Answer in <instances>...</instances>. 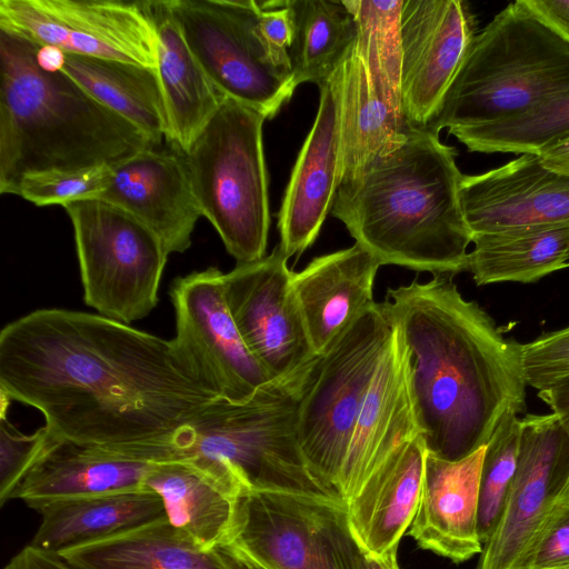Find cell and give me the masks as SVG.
<instances>
[{"mask_svg": "<svg viewBox=\"0 0 569 569\" xmlns=\"http://www.w3.org/2000/svg\"><path fill=\"white\" fill-rule=\"evenodd\" d=\"M143 488L157 493L170 523L200 548L224 546L231 535L239 496L237 486L186 460L154 463Z\"/></svg>", "mask_w": 569, "mask_h": 569, "instance_id": "cell-26", "label": "cell"}, {"mask_svg": "<svg viewBox=\"0 0 569 569\" xmlns=\"http://www.w3.org/2000/svg\"><path fill=\"white\" fill-rule=\"evenodd\" d=\"M313 360L270 380L244 401L214 399L163 447L164 460L189 461L242 491L342 502L310 470L298 440V406Z\"/></svg>", "mask_w": 569, "mask_h": 569, "instance_id": "cell-5", "label": "cell"}, {"mask_svg": "<svg viewBox=\"0 0 569 569\" xmlns=\"http://www.w3.org/2000/svg\"><path fill=\"white\" fill-rule=\"evenodd\" d=\"M456 149L412 128L393 151L340 184L331 214L382 263L432 274L467 270L472 232L461 201Z\"/></svg>", "mask_w": 569, "mask_h": 569, "instance_id": "cell-3", "label": "cell"}, {"mask_svg": "<svg viewBox=\"0 0 569 569\" xmlns=\"http://www.w3.org/2000/svg\"><path fill=\"white\" fill-rule=\"evenodd\" d=\"M391 329L343 465L338 493L345 505L398 446L419 433L409 397L403 346Z\"/></svg>", "mask_w": 569, "mask_h": 569, "instance_id": "cell-22", "label": "cell"}, {"mask_svg": "<svg viewBox=\"0 0 569 569\" xmlns=\"http://www.w3.org/2000/svg\"><path fill=\"white\" fill-rule=\"evenodd\" d=\"M217 267L178 277L170 287L177 352L198 380L218 398L249 399L270 377L244 345L224 296Z\"/></svg>", "mask_w": 569, "mask_h": 569, "instance_id": "cell-12", "label": "cell"}, {"mask_svg": "<svg viewBox=\"0 0 569 569\" xmlns=\"http://www.w3.org/2000/svg\"><path fill=\"white\" fill-rule=\"evenodd\" d=\"M460 201L472 234L569 224V174L525 153L483 173L463 174Z\"/></svg>", "mask_w": 569, "mask_h": 569, "instance_id": "cell-18", "label": "cell"}, {"mask_svg": "<svg viewBox=\"0 0 569 569\" xmlns=\"http://www.w3.org/2000/svg\"><path fill=\"white\" fill-rule=\"evenodd\" d=\"M39 512L41 522L30 545L54 553L166 516L161 498L144 488L61 500Z\"/></svg>", "mask_w": 569, "mask_h": 569, "instance_id": "cell-29", "label": "cell"}, {"mask_svg": "<svg viewBox=\"0 0 569 569\" xmlns=\"http://www.w3.org/2000/svg\"><path fill=\"white\" fill-rule=\"evenodd\" d=\"M192 54L214 88L272 119L297 84L288 53L274 51L260 30L253 0H168Z\"/></svg>", "mask_w": 569, "mask_h": 569, "instance_id": "cell-9", "label": "cell"}, {"mask_svg": "<svg viewBox=\"0 0 569 569\" xmlns=\"http://www.w3.org/2000/svg\"><path fill=\"white\" fill-rule=\"evenodd\" d=\"M451 134L473 152L539 154L569 138V92L520 114Z\"/></svg>", "mask_w": 569, "mask_h": 569, "instance_id": "cell-33", "label": "cell"}, {"mask_svg": "<svg viewBox=\"0 0 569 569\" xmlns=\"http://www.w3.org/2000/svg\"><path fill=\"white\" fill-rule=\"evenodd\" d=\"M569 495V435L555 413L521 419L518 465L476 569H521L557 506Z\"/></svg>", "mask_w": 569, "mask_h": 569, "instance_id": "cell-13", "label": "cell"}, {"mask_svg": "<svg viewBox=\"0 0 569 569\" xmlns=\"http://www.w3.org/2000/svg\"><path fill=\"white\" fill-rule=\"evenodd\" d=\"M562 569H569V566H568V567H565V568H562Z\"/></svg>", "mask_w": 569, "mask_h": 569, "instance_id": "cell-49", "label": "cell"}, {"mask_svg": "<svg viewBox=\"0 0 569 569\" xmlns=\"http://www.w3.org/2000/svg\"><path fill=\"white\" fill-rule=\"evenodd\" d=\"M567 264H568V267H569V253H568V260H567Z\"/></svg>", "mask_w": 569, "mask_h": 569, "instance_id": "cell-48", "label": "cell"}, {"mask_svg": "<svg viewBox=\"0 0 569 569\" xmlns=\"http://www.w3.org/2000/svg\"><path fill=\"white\" fill-rule=\"evenodd\" d=\"M485 447L458 461L427 452L419 505L408 535L425 550L455 563L482 551L478 530Z\"/></svg>", "mask_w": 569, "mask_h": 569, "instance_id": "cell-21", "label": "cell"}, {"mask_svg": "<svg viewBox=\"0 0 569 569\" xmlns=\"http://www.w3.org/2000/svg\"><path fill=\"white\" fill-rule=\"evenodd\" d=\"M124 209L147 226L168 253H182L201 217L181 153L142 150L110 166L98 197Z\"/></svg>", "mask_w": 569, "mask_h": 569, "instance_id": "cell-19", "label": "cell"}, {"mask_svg": "<svg viewBox=\"0 0 569 569\" xmlns=\"http://www.w3.org/2000/svg\"><path fill=\"white\" fill-rule=\"evenodd\" d=\"M221 548L234 560L239 569H264L246 552L233 546L226 545Z\"/></svg>", "mask_w": 569, "mask_h": 569, "instance_id": "cell-47", "label": "cell"}, {"mask_svg": "<svg viewBox=\"0 0 569 569\" xmlns=\"http://www.w3.org/2000/svg\"><path fill=\"white\" fill-rule=\"evenodd\" d=\"M37 44L0 30V192L50 169L112 166L158 148L63 72L39 67Z\"/></svg>", "mask_w": 569, "mask_h": 569, "instance_id": "cell-4", "label": "cell"}, {"mask_svg": "<svg viewBox=\"0 0 569 569\" xmlns=\"http://www.w3.org/2000/svg\"><path fill=\"white\" fill-rule=\"evenodd\" d=\"M341 118V183L398 148L411 129L402 111L373 82L356 43L342 62Z\"/></svg>", "mask_w": 569, "mask_h": 569, "instance_id": "cell-28", "label": "cell"}, {"mask_svg": "<svg viewBox=\"0 0 569 569\" xmlns=\"http://www.w3.org/2000/svg\"><path fill=\"white\" fill-rule=\"evenodd\" d=\"M110 166L79 169H50L24 174L17 196L36 206H66L70 202L98 198L106 189Z\"/></svg>", "mask_w": 569, "mask_h": 569, "instance_id": "cell-36", "label": "cell"}, {"mask_svg": "<svg viewBox=\"0 0 569 569\" xmlns=\"http://www.w3.org/2000/svg\"><path fill=\"white\" fill-rule=\"evenodd\" d=\"M527 386L543 390L569 376V326L520 345Z\"/></svg>", "mask_w": 569, "mask_h": 569, "instance_id": "cell-38", "label": "cell"}, {"mask_svg": "<svg viewBox=\"0 0 569 569\" xmlns=\"http://www.w3.org/2000/svg\"><path fill=\"white\" fill-rule=\"evenodd\" d=\"M153 465L116 448L49 435L12 499L39 511L61 500L139 490Z\"/></svg>", "mask_w": 569, "mask_h": 569, "instance_id": "cell-20", "label": "cell"}, {"mask_svg": "<svg viewBox=\"0 0 569 569\" xmlns=\"http://www.w3.org/2000/svg\"><path fill=\"white\" fill-rule=\"evenodd\" d=\"M279 243L251 262L224 273V296L250 353L270 379L291 375L315 352L292 289L293 272Z\"/></svg>", "mask_w": 569, "mask_h": 569, "instance_id": "cell-14", "label": "cell"}, {"mask_svg": "<svg viewBox=\"0 0 569 569\" xmlns=\"http://www.w3.org/2000/svg\"><path fill=\"white\" fill-rule=\"evenodd\" d=\"M74 233L84 302L130 325L158 303L168 251L131 213L100 198L63 206Z\"/></svg>", "mask_w": 569, "mask_h": 569, "instance_id": "cell-10", "label": "cell"}, {"mask_svg": "<svg viewBox=\"0 0 569 569\" xmlns=\"http://www.w3.org/2000/svg\"><path fill=\"white\" fill-rule=\"evenodd\" d=\"M391 332L381 303L375 302L310 366L298 406V440L310 470L336 493L358 417Z\"/></svg>", "mask_w": 569, "mask_h": 569, "instance_id": "cell-8", "label": "cell"}, {"mask_svg": "<svg viewBox=\"0 0 569 569\" xmlns=\"http://www.w3.org/2000/svg\"><path fill=\"white\" fill-rule=\"evenodd\" d=\"M546 22L569 41V0H525Z\"/></svg>", "mask_w": 569, "mask_h": 569, "instance_id": "cell-43", "label": "cell"}, {"mask_svg": "<svg viewBox=\"0 0 569 569\" xmlns=\"http://www.w3.org/2000/svg\"><path fill=\"white\" fill-rule=\"evenodd\" d=\"M64 57L66 52L58 47L37 44V63L46 71L60 72L64 63Z\"/></svg>", "mask_w": 569, "mask_h": 569, "instance_id": "cell-46", "label": "cell"}, {"mask_svg": "<svg viewBox=\"0 0 569 569\" xmlns=\"http://www.w3.org/2000/svg\"><path fill=\"white\" fill-rule=\"evenodd\" d=\"M521 435L518 412L509 410L485 446L480 470L478 530L482 545L492 533L516 473Z\"/></svg>", "mask_w": 569, "mask_h": 569, "instance_id": "cell-35", "label": "cell"}, {"mask_svg": "<svg viewBox=\"0 0 569 569\" xmlns=\"http://www.w3.org/2000/svg\"><path fill=\"white\" fill-rule=\"evenodd\" d=\"M4 569H77L54 552L38 549L31 545L20 550Z\"/></svg>", "mask_w": 569, "mask_h": 569, "instance_id": "cell-42", "label": "cell"}, {"mask_svg": "<svg viewBox=\"0 0 569 569\" xmlns=\"http://www.w3.org/2000/svg\"><path fill=\"white\" fill-rule=\"evenodd\" d=\"M539 157L546 168L569 174V138L545 149Z\"/></svg>", "mask_w": 569, "mask_h": 569, "instance_id": "cell-45", "label": "cell"}, {"mask_svg": "<svg viewBox=\"0 0 569 569\" xmlns=\"http://www.w3.org/2000/svg\"><path fill=\"white\" fill-rule=\"evenodd\" d=\"M293 40L288 50L293 80L321 84L357 41V23L343 0H289Z\"/></svg>", "mask_w": 569, "mask_h": 569, "instance_id": "cell-32", "label": "cell"}, {"mask_svg": "<svg viewBox=\"0 0 569 569\" xmlns=\"http://www.w3.org/2000/svg\"><path fill=\"white\" fill-rule=\"evenodd\" d=\"M380 260L358 242L313 258L292 274V289L317 355L368 307Z\"/></svg>", "mask_w": 569, "mask_h": 569, "instance_id": "cell-23", "label": "cell"}, {"mask_svg": "<svg viewBox=\"0 0 569 569\" xmlns=\"http://www.w3.org/2000/svg\"><path fill=\"white\" fill-rule=\"evenodd\" d=\"M538 397L551 408L569 435V376L540 390Z\"/></svg>", "mask_w": 569, "mask_h": 569, "instance_id": "cell-44", "label": "cell"}, {"mask_svg": "<svg viewBox=\"0 0 569 569\" xmlns=\"http://www.w3.org/2000/svg\"><path fill=\"white\" fill-rule=\"evenodd\" d=\"M451 274L389 289L380 302L401 339L409 397L428 452L448 461L485 447L505 413L526 409L520 343L466 300Z\"/></svg>", "mask_w": 569, "mask_h": 569, "instance_id": "cell-2", "label": "cell"}, {"mask_svg": "<svg viewBox=\"0 0 569 569\" xmlns=\"http://www.w3.org/2000/svg\"><path fill=\"white\" fill-rule=\"evenodd\" d=\"M569 566V495L538 533L521 569H562Z\"/></svg>", "mask_w": 569, "mask_h": 569, "instance_id": "cell-40", "label": "cell"}, {"mask_svg": "<svg viewBox=\"0 0 569 569\" xmlns=\"http://www.w3.org/2000/svg\"><path fill=\"white\" fill-rule=\"evenodd\" d=\"M357 23L356 44L372 80L401 108L402 0H343Z\"/></svg>", "mask_w": 569, "mask_h": 569, "instance_id": "cell-34", "label": "cell"}, {"mask_svg": "<svg viewBox=\"0 0 569 569\" xmlns=\"http://www.w3.org/2000/svg\"><path fill=\"white\" fill-rule=\"evenodd\" d=\"M260 112L224 97L191 148L181 153L201 216L237 262L266 256L270 227Z\"/></svg>", "mask_w": 569, "mask_h": 569, "instance_id": "cell-7", "label": "cell"}, {"mask_svg": "<svg viewBox=\"0 0 569 569\" xmlns=\"http://www.w3.org/2000/svg\"><path fill=\"white\" fill-rule=\"evenodd\" d=\"M157 33V70L164 97L172 151L186 153L224 98L192 54L168 0L149 1Z\"/></svg>", "mask_w": 569, "mask_h": 569, "instance_id": "cell-25", "label": "cell"}, {"mask_svg": "<svg viewBox=\"0 0 569 569\" xmlns=\"http://www.w3.org/2000/svg\"><path fill=\"white\" fill-rule=\"evenodd\" d=\"M427 447L418 433L398 446L346 506L349 527L370 553L398 548L416 515Z\"/></svg>", "mask_w": 569, "mask_h": 569, "instance_id": "cell-24", "label": "cell"}, {"mask_svg": "<svg viewBox=\"0 0 569 569\" xmlns=\"http://www.w3.org/2000/svg\"><path fill=\"white\" fill-rule=\"evenodd\" d=\"M318 88V112L278 212L279 246L288 258L315 242L341 183L342 64Z\"/></svg>", "mask_w": 569, "mask_h": 569, "instance_id": "cell-17", "label": "cell"}, {"mask_svg": "<svg viewBox=\"0 0 569 569\" xmlns=\"http://www.w3.org/2000/svg\"><path fill=\"white\" fill-rule=\"evenodd\" d=\"M476 34L465 1H403L401 108L410 127H430Z\"/></svg>", "mask_w": 569, "mask_h": 569, "instance_id": "cell-15", "label": "cell"}, {"mask_svg": "<svg viewBox=\"0 0 569 569\" xmlns=\"http://www.w3.org/2000/svg\"><path fill=\"white\" fill-rule=\"evenodd\" d=\"M46 426L31 435L19 431L0 416V506L12 499L20 480L33 463L49 438Z\"/></svg>", "mask_w": 569, "mask_h": 569, "instance_id": "cell-37", "label": "cell"}, {"mask_svg": "<svg viewBox=\"0 0 569 569\" xmlns=\"http://www.w3.org/2000/svg\"><path fill=\"white\" fill-rule=\"evenodd\" d=\"M0 30L66 53L157 68L149 1L0 0Z\"/></svg>", "mask_w": 569, "mask_h": 569, "instance_id": "cell-11", "label": "cell"}, {"mask_svg": "<svg viewBox=\"0 0 569 569\" xmlns=\"http://www.w3.org/2000/svg\"><path fill=\"white\" fill-rule=\"evenodd\" d=\"M329 529L338 569H400L398 548L378 557L360 545L349 527L345 503L332 505Z\"/></svg>", "mask_w": 569, "mask_h": 569, "instance_id": "cell-39", "label": "cell"}, {"mask_svg": "<svg viewBox=\"0 0 569 569\" xmlns=\"http://www.w3.org/2000/svg\"><path fill=\"white\" fill-rule=\"evenodd\" d=\"M337 502L247 490L239 496L226 545L242 550L264 569H338L329 529L330 510Z\"/></svg>", "mask_w": 569, "mask_h": 569, "instance_id": "cell-16", "label": "cell"}, {"mask_svg": "<svg viewBox=\"0 0 569 569\" xmlns=\"http://www.w3.org/2000/svg\"><path fill=\"white\" fill-rule=\"evenodd\" d=\"M259 3V23L264 40L274 51L288 53L295 32L293 14L288 1Z\"/></svg>", "mask_w": 569, "mask_h": 569, "instance_id": "cell-41", "label": "cell"}, {"mask_svg": "<svg viewBox=\"0 0 569 569\" xmlns=\"http://www.w3.org/2000/svg\"><path fill=\"white\" fill-rule=\"evenodd\" d=\"M0 391L38 409L51 436L106 447H164L218 398L171 340L59 308L2 328Z\"/></svg>", "mask_w": 569, "mask_h": 569, "instance_id": "cell-1", "label": "cell"}, {"mask_svg": "<svg viewBox=\"0 0 569 569\" xmlns=\"http://www.w3.org/2000/svg\"><path fill=\"white\" fill-rule=\"evenodd\" d=\"M467 270L478 286L532 282L567 268L569 224L472 234Z\"/></svg>", "mask_w": 569, "mask_h": 569, "instance_id": "cell-31", "label": "cell"}, {"mask_svg": "<svg viewBox=\"0 0 569 569\" xmlns=\"http://www.w3.org/2000/svg\"><path fill=\"white\" fill-rule=\"evenodd\" d=\"M58 555L77 569H239L221 547L200 548L167 516Z\"/></svg>", "mask_w": 569, "mask_h": 569, "instance_id": "cell-27", "label": "cell"}, {"mask_svg": "<svg viewBox=\"0 0 569 569\" xmlns=\"http://www.w3.org/2000/svg\"><path fill=\"white\" fill-rule=\"evenodd\" d=\"M569 92V41L525 0L475 36L428 129L488 124Z\"/></svg>", "mask_w": 569, "mask_h": 569, "instance_id": "cell-6", "label": "cell"}, {"mask_svg": "<svg viewBox=\"0 0 569 569\" xmlns=\"http://www.w3.org/2000/svg\"><path fill=\"white\" fill-rule=\"evenodd\" d=\"M61 72L159 148L170 128L157 68L66 53Z\"/></svg>", "mask_w": 569, "mask_h": 569, "instance_id": "cell-30", "label": "cell"}]
</instances>
